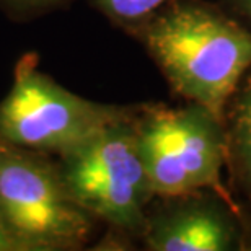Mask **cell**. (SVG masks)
I'll use <instances>...</instances> for the list:
<instances>
[{
    "instance_id": "obj_8",
    "label": "cell",
    "mask_w": 251,
    "mask_h": 251,
    "mask_svg": "<svg viewBox=\"0 0 251 251\" xmlns=\"http://www.w3.org/2000/svg\"><path fill=\"white\" fill-rule=\"evenodd\" d=\"M178 0H88L113 26L134 38L140 29Z\"/></svg>"
},
{
    "instance_id": "obj_5",
    "label": "cell",
    "mask_w": 251,
    "mask_h": 251,
    "mask_svg": "<svg viewBox=\"0 0 251 251\" xmlns=\"http://www.w3.org/2000/svg\"><path fill=\"white\" fill-rule=\"evenodd\" d=\"M137 108L92 101L69 92L26 56L0 100V140L59 157L113 123L132 116Z\"/></svg>"
},
{
    "instance_id": "obj_10",
    "label": "cell",
    "mask_w": 251,
    "mask_h": 251,
    "mask_svg": "<svg viewBox=\"0 0 251 251\" xmlns=\"http://www.w3.org/2000/svg\"><path fill=\"white\" fill-rule=\"evenodd\" d=\"M217 3L251 29V0H217Z\"/></svg>"
},
{
    "instance_id": "obj_6",
    "label": "cell",
    "mask_w": 251,
    "mask_h": 251,
    "mask_svg": "<svg viewBox=\"0 0 251 251\" xmlns=\"http://www.w3.org/2000/svg\"><path fill=\"white\" fill-rule=\"evenodd\" d=\"M147 210L142 242L150 251H240L247 228L233 198L214 189L157 196Z\"/></svg>"
},
{
    "instance_id": "obj_7",
    "label": "cell",
    "mask_w": 251,
    "mask_h": 251,
    "mask_svg": "<svg viewBox=\"0 0 251 251\" xmlns=\"http://www.w3.org/2000/svg\"><path fill=\"white\" fill-rule=\"evenodd\" d=\"M227 168L251 202V69L230 97L224 113Z\"/></svg>"
},
{
    "instance_id": "obj_11",
    "label": "cell",
    "mask_w": 251,
    "mask_h": 251,
    "mask_svg": "<svg viewBox=\"0 0 251 251\" xmlns=\"http://www.w3.org/2000/svg\"><path fill=\"white\" fill-rule=\"evenodd\" d=\"M0 251H15L13 242L10 238V235L7 233V230L3 227V222L0 219Z\"/></svg>"
},
{
    "instance_id": "obj_3",
    "label": "cell",
    "mask_w": 251,
    "mask_h": 251,
    "mask_svg": "<svg viewBox=\"0 0 251 251\" xmlns=\"http://www.w3.org/2000/svg\"><path fill=\"white\" fill-rule=\"evenodd\" d=\"M135 113L56 158L70 194L97 222L142 238L155 194L139 150Z\"/></svg>"
},
{
    "instance_id": "obj_2",
    "label": "cell",
    "mask_w": 251,
    "mask_h": 251,
    "mask_svg": "<svg viewBox=\"0 0 251 251\" xmlns=\"http://www.w3.org/2000/svg\"><path fill=\"white\" fill-rule=\"evenodd\" d=\"M0 219L15 251H74L95 220L70 194L57 158L0 140Z\"/></svg>"
},
{
    "instance_id": "obj_1",
    "label": "cell",
    "mask_w": 251,
    "mask_h": 251,
    "mask_svg": "<svg viewBox=\"0 0 251 251\" xmlns=\"http://www.w3.org/2000/svg\"><path fill=\"white\" fill-rule=\"evenodd\" d=\"M134 39L178 97L222 119L230 97L251 69V29L217 2L178 0Z\"/></svg>"
},
{
    "instance_id": "obj_4",
    "label": "cell",
    "mask_w": 251,
    "mask_h": 251,
    "mask_svg": "<svg viewBox=\"0 0 251 251\" xmlns=\"http://www.w3.org/2000/svg\"><path fill=\"white\" fill-rule=\"evenodd\" d=\"M135 134L155 198L214 189L232 198L222 183L227 168L224 119L202 104H139Z\"/></svg>"
},
{
    "instance_id": "obj_9",
    "label": "cell",
    "mask_w": 251,
    "mask_h": 251,
    "mask_svg": "<svg viewBox=\"0 0 251 251\" xmlns=\"http://www.w3.org/2000/svg\"><path fill=\"white\" fill-rule=\"evenodd\" d=\"M72 0H0V12L13 22H29L69 5Z\"/></svg>"
}]
</instances>
